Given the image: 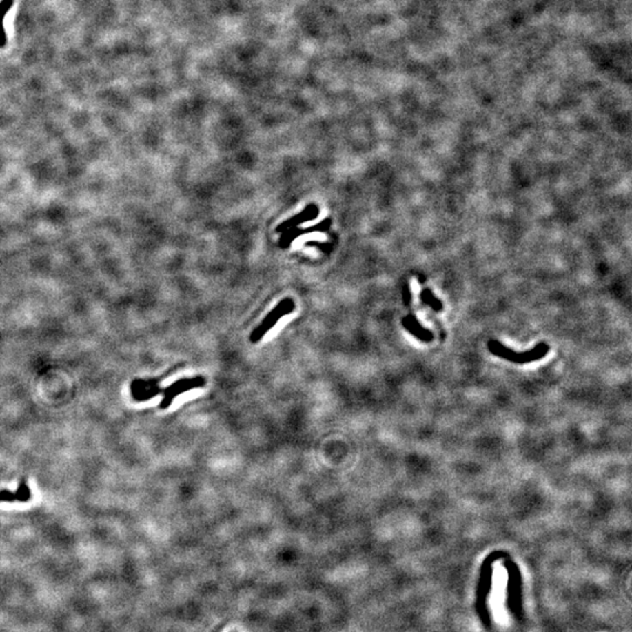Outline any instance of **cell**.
Listing matches in <instances>:
<instances>
[{
    "label": "cell",
    "mask_w": 632,
    "mask_h": 632,
    "mask_svg": "<svg viewBox=\"0 0 632 632\" xmlns=\"http://www.w3.org/2000/svg\"><path fill=\"white\" fill-rule=\"evenodd\" d=\"M294 311L295 303L293 299H291V298H285V299L281 300V301H280V303H278L266 316H265L264 320L261 321L259 326L256 327V329L253 330L252 333H251V336H249L251 342H252V343H258V342L261 341L265 335H266V334L280 321V318H283V316H286V315L292 314Z\"/></svg>",
    "instance_id": "6da1fadb"
},
{
    "label": "cell",
    "mask_w": 632,
    "mask_h": 632,
    "mask_svg": "<svg viewBox=\"0 0 632 632\" xmlns=\"http://www.w3.org/2000/svg\"><path fill=\"white\" fill-rule=\"evenodd\" d=\"M489 349L494 355L504 358L507 361L513 362V363H527V362L536 361L544 357V355L549 351V347L546 343H540L531 351L516 353L506 348L504 345H501L500 342L489 341Z\"/></svg>",
    "instance_id": "7a4b0ae2"
},
{
    "label": "cell",
    "mask_w": 632,
    "mask_h": 632,
    "mask_svg": "<svg viewBox=\"0 0 632 632\" xmlns=\"http://www.w3.org/2000/svg\"><path fill=\"white\" fill-rule=\"evenodd\" d=\"M203 387H205V378L202 376L176 380L175 383L171 384L165 389H162L161 395H163V400L159 404V409L165 410L170 407L176 397H179L184 392L190 391L192 389L203 388Z\"/></svg>",
    "instance_id": "3957f363"
},
{
    "label": "cell",
    "mask_w": 632,
    "mask_h": 632,
    "mask_svg": "<svg viewBox=\"0 0 632 632\" xmlns=\"http://www.w3.org/2000/svg\"><path fill=\"white\" fill-rule=\"evenodd\" d=\"M330 225H332V219H330V218H326V219L320 221L316 225L309 226V227L299 229V227L296 226V227H292V229L286 230V231H283L281 237H280L279 247L283 249H288L295 239L303 237L305 234H309V233L326 232V231L329 230Z\"/></svg>",
    "instance_id": "277c9868"
},
{
    "label": "cell",
    "mask_w": 632,
    "mask_h": 632,
    "mask_svg": "<svg viewBox=\"0 0 632 632\" xmlns=\"http://www.w3.org/2000/svg\"><path fill=\"white\" fill-rule=\"evenodd\" d=\"M132 398L136 402H145L152 400V397L161 395L162 389L155 380H135L130 385Z\"/></svg>",
    "instance_id": "5b68a950"
},
{
    "label": "cell",
    "mask_w": 632,
    "mask_h": 632,
    "mask_svg": "<svg viewBox=\"0 0 632 632\" xmlns=\"http://www.w3.org/2000/svg\"><path fill=\"white\" fill-rule=\"evenodd\" d=\"M318 214H320V209L318 206L314 203L312 204H308V205L305 207V209L299 212L298 214H295L293 217L289 218L287 221H283L278 227H276V232L283 233V231L286 230L292 229V227H296V226L301 225L303 223H307V221H314L318 218Z\"/></svg>",
    "instance_id": "8992f818"
},
{
    "label": "cell",
    "mask_w": 632,
    "mask_h": 632,
    "mask_svg": "<svg viewBox=\"0 0 632 632\" xmlns=\"http://www.w3.org/2000/svg\"><path fill=\"white\" fill-rule=\"evenodd\" d=\"M31 489L28 487L26 479H21L16 492H11L8 489L0 491V502H28L31 500Z\"/></svg>",
    "instance_id": "52a82bcc"
},
{
    "label": "cell",
    "mask_w": 632,
    "mask_h": 632,
    "mask_svg": "<svg viewBox=\"0 0 632 632\" xmlns=\"http://www.w3.org/2000/svg\"><path fill=\"white\" fill-rule=\"evenodd\" d=\"M13 3L14 0H1L0 1V48H4L8 43V34L5 31L4 21L5 17L11 10Z\"/></svg>",
    "instance_id": "ba28073f"
},
{
    "label": "cell",
    "mask_w": 632,
    "mask_h": 632,
    "mask_svg": "<svg viewBox=\"0 0 632 632\" xmlns=\"http://www.w3.org/2000/svg\"><path fill=\"white\" fill-rule=\"evenodd\" d=\"M420 299L423 301L424 305H429V306L432 307L435 311H440L442 308V303L436 298L435 295L432 294V292H431L429 288L423 289L422 294H420Z\"/></svg>",
    "instance_id": "9c48e42d"
},
{
    "label": "cell",
    "mask_w": 632,
    "mask_h": 632,
    "mask_svg": "<svg viewBox=\"0 0 632 632\" xmlns=\"http://www.w3.org/2000/svg\"><path fill=\"white\" fill-rule=\"evenodd\" d=\"M402 323H403L404 328H405L407 332H410V333H411L414 336L419 338V340H422V341L425 342H429L432 340V334H431L430 332H420V330L417 329L416 327L411 326V325H410V323H409V322H407L405 318H403Z\"/></svg>",
    "instance_id": "30bf717a"
},
{
    "label": "cell",
    "mask_w": 632,
    "mask_h": 632,
    "mask_svg": "<svg viewBox=\"0 0 632 632\" xmlns=\"http://www.w3.org/2000/svg\"><path fill=\"white\" fill-rule=\"evenodd\" d=\"M307 245H308V246H316V247L321 249L322 251H325L326 253L329 252L330 249H332V246H330V244H328V243H320V241H308Z\"/></svg>",
    "instance_id": "8fae6325"
},
{
    "label": "cell",
    "mask_w": 632,
    "mask_h": 632,
    "mask_svg": "<svg viewBox=\"0 0 632 632\" xmlns=\"http://www.w3.org/2000/svg\"><path fill=\"white\" fill-rule=\"evenodd\" d=\"M403 300H404V305H405V306H409V305L411 303V291H410V287H409V285H404Z\"/></svg>",
    "instance_id": "7c38bea8"
}]
</instances>
